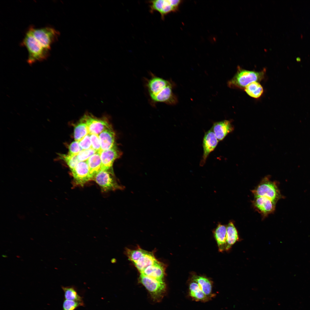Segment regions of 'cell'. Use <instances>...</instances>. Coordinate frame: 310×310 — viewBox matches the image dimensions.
<instances>
[{"label":"cell","mask_w":310,"mask_h":310,"mask_svg":"<svg viewBox=\"0 0 310 310\" xmlns=\"http://www.w3.org/2000/svg\"><path fill=\"white\" fill-rule=\"evenodd\" d=\"M146 86L152 101L170 105L177 103V96L173 92V84L170 81L153 76L147 81Z\"/></svg>","instance_id":"6da1fadb"},{"label":"cell","mask_w":310,"mask_h":310,"mask_svg":"<svg viewBox=\"0 0 310 310\" xmlns=\"http://www.w3.org/2000/svg\"><path fill=\"white\" fill-rule=\"evenodd\" d=\"M27 48L28 55L27 62L30 65L37 61L46 60L49 55V50L43 47L36 40L29 29L22 43Z\"/></svg>","instance_id":"7a4b0ae2"},{"label":"cell","mask_w":310,"mask_h":310,"mask_svg":"<svg viewBox=\"0 0 310 310\" xmlns=\"http://www.w3.org/2000/svg\"><path fill=\"white\" fill-rule=\"evenodd\" d=\"M265 71V69L257 71L245 69L238 66L237 73L228 82V86L231 88L244 89L253 82L262 80L264 78Z\"/></svg>","instance_id":"3957f363"},{"label":"cell","mask_w":310,"mask_h":310,"mask_svg":"<svg viewBox=\"0 0 310 310\" xmlns=\"http://www.w3.org/2000/svg\"><path fill=\"white\" fill-rule=\"evenodd\" d=\"M251 191L254 197H265L276 203L279 199L284 198L281 194L277 183L270 180L268 177L263 178Z\"/></svg>","instance_id":"277c9868"},{"label":"cell","mask_w":310,"mask_h":310,"mask_svg":"<svg viewBox=\"0 0 310 310\" xmlns=\"http://www.w3.org/2000/svg\"><path fill=\"white\" fill-rule=\"evenodd\" d=\"M139 281L148 291L154 301L158 302L161 301L166 290V285L163 280H157L140 274Z\"/></svg>","instance_id":"5b68a950"},{"label":"cell","mask_w":310,"mask_h":310,"mask_svg":"<svg viewBox=\"0 0 310 310\" xmlns=\"http://www.w3.org/2000/svg\"><path fill=\"white\" fill-rule=\"evenodd\" d=\"M29 29L42 46L49 50H50L51 45L57 40L60 34L58 31L51 27L36 28L31 26Z\"/></svg>","instance_id":"8992f818"},{"label":"cell","mask_w":310,"mask_h":310,"mask_svg":"<svg viewBox=\"0 0 310 310\" xmlns=\"http://www.w3.org/2000/svg\"><path fill=\"white\" fill-rule=\"evenodd\" d=\"M93 180L99 185L103 192L122 189L123 188L116 181L114 172L101 170L95 175Z\"/></svg>","instance_id":"52a82bcc"},{"label":"cell","mask_w":310,"mask_h":310,"mask_svg":"<svg viewBox=\"0 0 310 310\" xmlns=\"http://www.w3.org/2000/svg\"><path fill=\"white\" fill-rule=\"evenodd\" d=\"M181 2L179 0H155L148 1L150 12L157 11L160 14L162 20L168 14L176 11Z\"/></svg>","instance_id":"ba28073f"},{"label":"cell","mask_w":310,"mask_h":310,"mask_svg":"<svg viewBox=\"0 0 310 310\" xmlns=\"http://www.w3.org/2000/svg\"><path fill=\"white\" fill-rule=\"evenodd\" d=\"M82 118L87 126L89 134L98 135L104 129L111 126L106 117L98 118L87 113Z\"/></svg>","instance_id":"9c48e42d"},{"label":"cell","mask_w":310,"mask_h":310,"mask_svg":"<svg viewBox=\"0 0 310 310\" xmlns=\"http://www.w3.org/2000/svg\"><path fill=\"white\" fill-rule=\"evenodd\" d=\"M101 162V170L113 172L112 166L115 160L122 155L116 144L111 148L99 152Z\"/></svg>","instance_id":"30bf717a"},{"label":"cell","mask_w":310,"mask_h":310,"mask_svg":"<svg viewBox=\"0 0 310 310\" xmlns=\"http://www.w3.org/2000/svg\"><path fill=\"white\" fill-rule=\"evenodd\" d=\"M75 184L83 186L87 182L92 180L86 161L80 162L71 171Z\"/></svg>","instance_id":"8fae6325"},{"label":"cell","mask_w":310,"mask_h":310,"mask_svg":"<svg viewBox=\"0 0 310 310\" xmlns=\"http://www.w3.org/2000/svg\"><path fill=\"white\" fill-rule=\"evenodd\" d=\"M252 202L254 209L261 214L263 218L273 213L276 203L265 197H254Z\"/></svg>","instance_id":"7c38bea8"},{"label":"cell","mask_w":310,"mask_h":310,"mask_svg":"<svg viewBox=\"0 0 310 310\" xmlns=\"http://www.w3.org/2000/svg\"><path fill=\"white\" fill-rule=\"evenodd\" d=\"M218 142L212 127L205 133L203 142V154L200 163V166L204 164L209 154L214 150Z\"/></svg>","instance_id":"4fadbf2b"},{"label":"cell","mask_w":310,"mask_h":310,"mask_svg":"<svg viewBox=\"0 0 310 310\" xmlns=\"http://www.w3.org/2000/svg\"><path fill=\"white\" fill-rule=\"evenodd\" d=\"M101 150H108L115 144V133L112 126L105 129L98 135Z\"/></svg>","instance_id":"5bb4252c"},{"label":"cell","mask_w":310,"mask_h":310,"mask_svg":"<svg viewBox=\"0 0 310 310\" xmlns=\"http://www.w3.org/2000/svg\"><path fill=\"white\" fill-rule=\"evenodd\" d=\"M215 136L219 141L233 131L234 128L230 121L224 120L215 122L212 127Z\"/></svg>","instance_id":"9a60e30c"},{"label":"cell","mask_w":310,"mask_h":310,"mask_svg":"<svg viewBox=\"0 0 310 310\" xmlns=\"http://www.w3.org/2000/svg\"><path fill=\"white\" fill-rule=\"evenodd\" d=\"M165 268L163 264L157 261L153 264L145 269L140 274L157 280H163Z\"/></svg>","instance_id":"2e32d148"},{"label":"cell","mask_w":310,"mask_h":310,"mask_svg":"<svg viewBox=\"0 0 310 310\" xmlns=\"http://www.w3.org/2000/svg\"><path fill=\"white\" fill-rule=\"evenodd\" d=\"M192 281L196 282L206 295L210 299L214 296L212 292V284L211 281L208 278L202 276L196 275H192Z\"/></svg>","instance_id":"e0dca14e"},{"label":"cell","mask_w":310,"mask_h":310,"mask_svg":"<svg viewBox=\"0 0 310 310\" xmlns=\"http://www.w3.org/2000/svg\"><path fill=\"white\" fill-rule=\"evenodd\" d=\"M226 226L219 224L214 232V236L220 252H222L226 250Z\"/></svg>","instance_id":"ac0fdd59"},{"label":"cell","mask_w":310,"mask_h":310,"mask_svg":"<svg viewBox=\"0 0 310 310\" xmlns=\"http://www.w3.org/2000/svg\"><path fill=\"white\" fill-rule=\"evenodd\" d=\"M189 294L196 301L206 302L210 299L203 292L198 284L192 281L189 284Z\"/></svg>","instance_id":"d6986e66"},{"label":"cell","mask_w":310,"mask_h":310,"mask_svg":"<svg viewBox=\"0 0 310 310\" xmlns=\"http://www.w3.org/2000/svg\"><path fill=\"white\" fill-rule=\"evenodd\" d=\"M86 161L92 180L95 175L101 170V162L100 153L96 152Z\"/></svg>","instance_id":"ffe728a7"},{"label":"cell","mask_w":310,"mask_h":310,"mask_svg":"<svg viewBox=\"0 0 310 310\" xmlns=\"http://www.w3.org/2000/svg\"><path fill=\"white\" fill-rule=\"evenodd\" d=\"M239 239L238 232L233 222L230 221L226 226V251L229 250Z\"/></svg>","instance_id":"44dd1931"},{"label":"cell","mask_w":310,"mask_h":310,"mask_svg":"<svg viewBox=\"0 0 310 310\" xmlns=\"http://www.w3.org/2000/svg\"><path fill=\"white\" fill-rule=\"evenodd\" d=\"M157 261V260L153 253L148 252L146 254L133 263L140 273L148 266L153 264Z\"/></svg>","instance_id":"7402d4cb"},{"label":"cell","mask_w":310,"mask_h":310,"mask_svg":"<svg viewBox=\"0 0 310 310\" xmlns=\"http://www.w3.org/2000/svg\"><path fill=\"white\" fill-rule=\"evenodd\" d=\"M249 96L255 98H259L264 92L263 87L258 82H253L247 85L244 89Z\"/></svg>","instance_id":"603a6c76"},{"label":"cell","mask_w":310,"mask_h":310,"mask_svg":"<svg viewBox=\"0 0 310 310\" xmlns=\"http://www.w3.org/2000/svg\"><path fill=\"white\" fill-rule=\"evenodd\" d=\"M89 133L87 126L82 118L74 128V137L75 140L79 141Z\"/></svg>","instance_id":"cb8c5ba5"},{"label":"cell","mask_w":310,"mask_h":310,"mask_svg":"<svg viewBox=\"0 0 310 310\" xmlns=\"http://www.w3.org/2000/svg\"><path fill=\"white\" fill-rule=\"evenodd\" d=\"M61 288L64 292V297L65 299L83 302L82 297L79 294L76 288L73 286H62Z\"/></svg>","instance_id":"d4e9b609"},{"label":"cell","mask_w":310,"mask_h":310,"mask_svg":"<svg viewBox=\"0 0 310 310\" xmlns=\"http://www.w3.org/2000/svg\"><path fill=\"white\" fill-rule=\"evenodd\" d=\"M148 252L139 248L135 250L127 249L125 253L129 259L134 263L146 254Z\"/></svg>","instance_id":"484cf974"},{"label":"cell","mask_w":310,"mask_h":310,"mask_svg":"<svg viewBox=\"0 0 310 310\" xmlns=\"http://www.w3.org/2000/svg\"><path fill=\"white\" fill-rule=\"evenodd\" d=\"M60 159L64 160L69 167L71 171L74 169L77 164L80 162L77 155L59 154Z\"/></svg>","instance_id":"4316f807"},{"label":"cell","mask_w":310,"mask_h":310,"mask_svg":"<svg viewBox=\"0 0 310 310\" xmlns=\"http://www.w3.org/2000/svg\"><path fill=\"white\" fill-rule=\"evenodd\" d=\"M84 302L65 299L63 304V310H75L80 306H84Z\"/></svg>","instance_id":"83f0119b"},{"label":"cell","mask_w":310,"mask_h":310,"mask_svg":"<svg viewBox=\"0 0 310 310\" xmlns=\"http://www.w3.org/2000/svg\"><path fill=\"white\" fill-rule=\"evenodd\" d=\"M96 152V151L92 148L83 150L78 154V158L80 162L86 161Z\"/></svg>","instance_id":"f1b7e54d"},{"label":"cell","mask_w":310,"mask_h":310,"mask_svg":"<svg viewBox=\"0 0 310 310\" xmlns=\"http://www.w3.org/2000/svg\"><path fill=\"white\" fill-rule=\"evenodd\" d=\"M90 136L92 148L96 152H100L101 151V148L98 135L94 134H90Z\"/></svg>","instance_id":"f546056e"},{"label":"cell","mask_w":310,"mask_h":310,"mask_svg":"<svg viewBox=\"0 0 310 310\" xmlns=\"http://www.w3.org/2000/svg\"><path fill=\"white\" fill-rule=\"evenodd\" d=\"M68 154L73 155H77L83 150L80 146L79 141H75L71 143L69 146Z\"/></svg>","instance_id":"4dcf8cb0"},{"label":"cell","mask_w":310,"mask_h":310,"mask_svg":"<svg viewBox=\"0 0 310 310\" xmlns=\"http://www.w3.org/2000/svg\"><path fill=\"white\" fill-rule=\"evenodd\" d=\"M79 145L83 150L92 148L91 142L89 133L86 135L79 141Z\"/></svg>","instance_id":"1f68e13d"},{"label":"cell","mask_w":310,"mask_h":310,"mask_svg":"<svg viewBox=\"0 0 310 310\" xmlns=\"http://www.w3.org/2000/svg\"><path fill=\"white\" fill-rule=\"evenodd\" d=\"M115 262V259H113L111 260V262L112 263H114Z\"/></svg>","instance_id":"d6a6232c"}]
</instances>
